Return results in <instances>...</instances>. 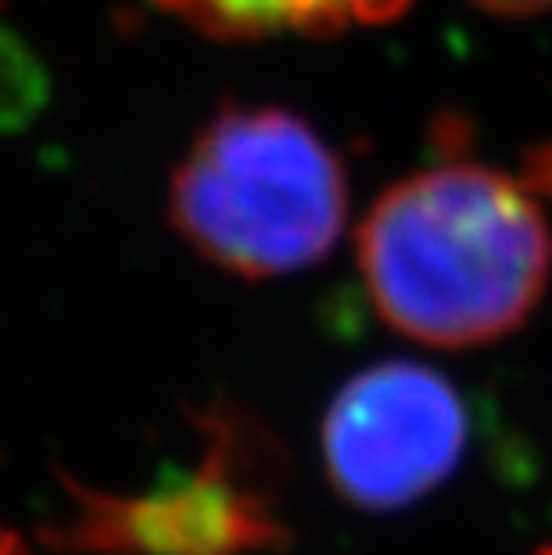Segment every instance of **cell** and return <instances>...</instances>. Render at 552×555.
<instances>
[{
    "label": "cell",
    "instance_id": "52a82bcc",
    "mask_svg": "<svg viewBox=\"0 0 552 555\" xmlns=\"http://www.w3.org/2000/svg\"><path fill=\"white\" fill-rule=\"evenodd\" d=\"M474 4L502 18H527V15L552 11V0H474Z\"/></svg>",
    "mask_w": 552,
    "mask_h": 555
},
{
    "label": "cell",
    "instance_id": "3957f363",
    "mask_svg": "<svg viewBox=\"0 0 552 555\" xmlns=\"http://www.w3.org/2000/svg\"><path fill=\"white\" fill-rule=\"evenodd\" d=\"M470 412L449 376L424 362H377L323 412L326 483L351 509L395 513L424 502L463 463Z\"/></svg>",
    "mask_w": 552,
    "mask_h": 555
},
{
    "label": "cell",
    "instance_id": "7a4b0ae2",
    "mask_svg": "<svg viewBox=\"0 0 552 555\" xmlns=\"http://www.w3.org/2000/svg\"><path fill=\"white\" fill-rule=\"evenodd\" d=\"M169 222L233 276H295L348 227L345 162L295 112L230 104L172 169Z\"/></svg>",
    "mask_w": 552,
    "mask_h": 555
},
{
    "label": "cell",
    "instance_id": "277c9868",
    "mask_svg": "<svg viewBox=\"0 0 552 555\" xmlns=\"http://www.w3.org/2000/svg\"><path fill=\"white\" fill-rule=\"evenodd\" d=\"M244 441L219 423L208 459L140 494H98L73 483L62 548L93 555H262L284 541L273 505L241 463Z\"/></svg>",
    "mask_w": 552,
    "mask_h": 555
},
{
    "label": "cell",
    "instance_id": "8992f818",
    "mask_svg": "<svg viewBox=\"0 0 552 555\" xmlns=\"http://www.w3.org/2000/svg\"><path fill=\"white\" fill-rule=\"evenodd\" d=\"M33 79L37 76H29V54L8 33H0V112L8 108L18 112L22 101L29 98Z\"/></svg>",
    "mask_w": 552,
    "mask_h": 555
},
{
    "label": "cell",
    "instance_id": "ba28073f",
    "mask_svg": "<svg viewBox=\"0 0 552 555\" xmlns=\"http://www.w3.org/2000/svg\"><path fill=\"white\" fill-rule=\"evenodd\" d=\"M0 555H33L29 552V545L22 541L15 530H4L0 527Z\"/></svg>",
    "mask_w": 552,
    "mask_h": 555
},
{
    "label": "cell",
    "instance_id": "6da1fadb",
    "mask_svg": "<svg viewBox=\"0 0 552 555\" xmlns=\"http://www.w3.org/2000/svg\"><path fill=\"white\" fill-rule=\"evenodd\" d=\"M535 191L460 151L387 186L356 233L381 323L449 351L521 330L552 280V227Z\"/></svg>",
    "mask_w": 552,
    "mask_h": 555
},
{
    "label": "cell",
    "instance_id": "5b68a950",
    "mask_svg": "<svg viewBox=\"0 0 552 555\" xmlns=\"http://www.w3.org/2000/svg\"><path fill=\"white\" fill-rule=\"evenodd\" d=\"M166 15L187 22L213 40L334 37L359 26H384L409 0H151Z\"/></svg>",
    "mask_w": 552,
    "mask_h": 555
}]
</instances>
